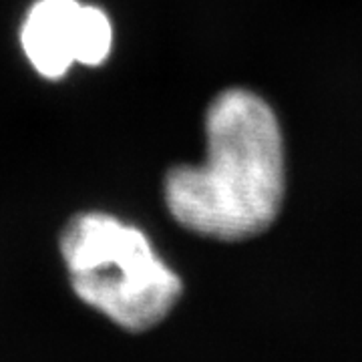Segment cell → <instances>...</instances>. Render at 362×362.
Instances as JSON below:
<instances>
[{
  "mask_svg": "<svg viewBox=\"0 0 362 362\" xmlns=\"http://www.w3.org/2000/svg\"><path fill=\"white\" fill-rule=\"evenodd\" d=\"M61 254L75 294L123 330H149L180 302V276L141 230L109 214L75 216L61 235Z\"/></svg>",
  "mask_w": 362,
  "mask_h": 362,
  "instance_id": "cell-2",
  "label": "cell"
},
{
  "mask_svg": "<svg viewBox=\"0 0 362 362\" xmlns=\"http://www.w3.org/2000/svg\"><path fill=\"white\" fill-rule=\"evenodd\" d=\"M206 135V161L165 177L171 216L221 242L266 232L284 199V143L270 105L252 90H223L207 109Z\"/></svg>",
  "mask_w": 362,
  "mask_h": 362,
  "instance_id": "cell-1",
  "label": "cell"
},
{
  "mask_svg": "<svg viewBox=\"0 0 362 362\" xmlns=\"http://www.w3.org/2000/svg\"><path fill=\"white\" fill-rule=\"evenodd\" d=\"M23 49L42 77H65L73 63L97 66L109 57L113 28L97 6L77 0H39L23 23Z\"/></svg>",
  "mask_w": 362,
  "mask_h": 362,
  "instance_id": "cell-3",
  "label": "cell"
}]
</instances>
